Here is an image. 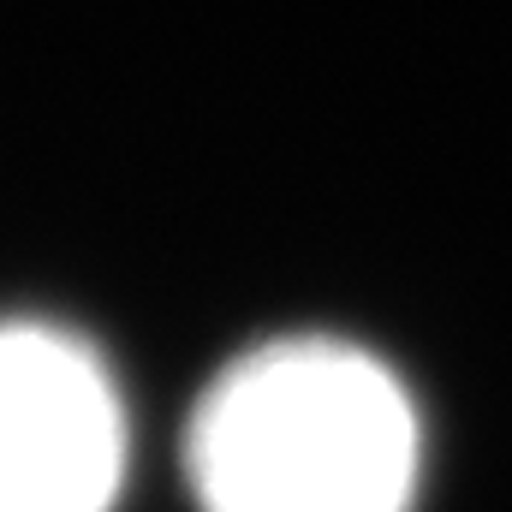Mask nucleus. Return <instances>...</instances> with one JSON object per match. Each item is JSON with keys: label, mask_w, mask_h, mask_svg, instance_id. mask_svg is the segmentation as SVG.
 <instances>
[{"label": "nucleus", "mask_w": 512, "mask_h": 512, "mask_svg": "<svg viewBox=\"0 0 512 512\" xmlns=\"http://www.w3.org/2000/svg\"><path fill=\"white\" fill-rule=\"evenodd\" d=\"M185 477L203 512H411L423 417L370 346L280 334L203 387Z\"/></svg>", "instance_id": "nucleus-1"}, {"label": "nucleus", "mask_w": 512, "mask_h": 512, "mask_svg": "<svg viewBox=\"0 0 512 512\" xmlns=\"http://www.w3.org/2000/svg\"><path fill=\"white\" fill-rule=\"evenodd\" d=\"M126 399L102 352L36 316L0 322V512H114Z\"/></svg>", "instance_id": "nucleus-2"}]
</instances>
